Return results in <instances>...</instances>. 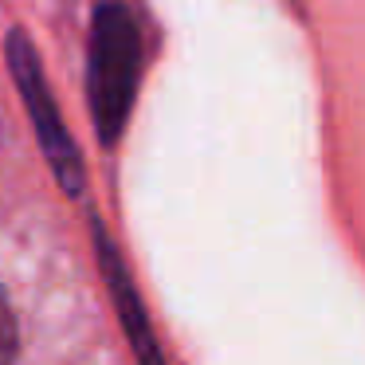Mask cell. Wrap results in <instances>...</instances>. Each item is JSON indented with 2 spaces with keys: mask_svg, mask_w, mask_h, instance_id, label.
Returning a JSON list of instances; mask_svg holds the SVG:
<instances>
[{
  "mask_svg": "<svg viewBox=\"0 0 365 365\" xmlns=\"http://www.w3.org/2000/svg\"><path fill=\"white\" fill-rule=\"evenodd\" d=\"M9 67H12V79H16L20 95H24L28 114H32V122H36V134H40V145L51 161V173L59 177V185H63L71 197H79L83 185H87L79 150H75L71 134H67L63 118H59L56 98H51V91H48V79H43V67H40L32 43H28V36L20 32V28L9 32Z\"/></svg>",
  "mask_w": 365,
  "mask_h": 365,
  "instance_id": "2",
  "label": "cell"
},
{
  "mask_svg": "<svg viewBox=\"0 0 365 365\" xmlns=\"http://www.w3.org/2000/svg\"><path fill=\"white\" fill-rule=\"evenodd\" d=\"M95 244H98V263H103V275H106V287H110V299L122 314V326H126V338L134 346L138 361L142 365H165L161 361V349H158V338L150 330V318H145V307L138 299L134 283H130V271L122 263V255L114 252V244L106 240V232L95 224Z\"/></svg>",
  "mask_w": 365,
  "mask_h": 365,
  "instance_id": "3",
  "label": "cell"
},
{
  "mask_svg": "<svg viewBox=\"0 0 365 365\" xmlns=\"http://www.w3.org/2000/svg\"><path fill=\"white\" fill-rule=\"evenodd\" d=\"M142 75V32L126 4L106 0L91 20V48H87V95L95 130L106 145L118 142L130 118Z\"/></svg>",
  "mask_w": 365,
  "mask_h": 365,
  "instance_id": "1",
  "label": "cell"
},
{
  "mask_svg": "<svg viewBox=\"0 0 365 365\" xmlns=\"http://www.w3.org/2000/svg\"><path fill=\"white\" fill-rule=\"evenodd\" d=\"M16 346H20L16 314H12L9 299H4V291H0V365H16Z\"/></svg>",
  "mask_w": 365,
  "mask_h": 365,
  "instance_id": "4",
  "label": "cell"
}]
</instances>
